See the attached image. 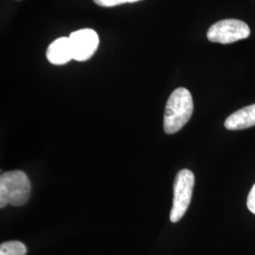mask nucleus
I'll return each mask as SVG.
<instances>
[{
    "instance_id": "obj_1",
    "label": "nucleus",
    "mask_w": 255,
    "mask_h": 255,
    "mask_svg": "<svg viewBox=\"0 0 255 255\" xmlns=\"http://www.w3.org/2000/svg\"><path fill=\"white\" fill-rule=\"evenodd\" d=\"M194 103L190 92L177 88L166 102L164 117V129L167 134L179 131L191 119Z\"/></svg>"
},
{
    "instance_id": "obj_2",
    "label": "nucleus",
    "mask_w": 255,
    "mask_h": 255,
    "mask_svg": "<svg viewBox=\"0 0 255 255\" xmlns=\"http://www.w3.org/2000/svg\"><path fill=\"white\" fill-rule=\"evenodd\" d=\"M30 182L21 170L5 172L0 177V207L22 206L29 199Z\"/></svg>"
},
{
    "instance_id": "obj_3",
    "label": "nucleus",
    "mask_w": 255,
    "mask_h": 255,
    "mask_svg": "<svg viewBox=\"0 0 255 255\" xmlns=\"http://www.w3.org/2000/svg\"><path fill=\"white\" fill-rule=\"evenodd\" d=\"M195 185V176L189 169H182L177 174L173 186V204L170 220L176 223L182 219L191 202Z\"/></svg>"
},
{
    "instance_id": "obj_4",
    "label": "nucleus",
    "mask_w": 255,
    "mask_h": 255,
    "mask_svg": "<svg viewBox=\"0 0 255 255\" xmlns=\"http://www.w3.org/2000/svg\"><path fill=\"white\" fill-rule=\"evenodd\" d=\"M250 34L251 29L245 22L237 19H225L209 27L207 38L210 42L228 45L247 39Z\"/></svg>"
},
{
    "instance_id": "obj_5",
    "label": "nucleus",
    "mask_w": 255,
    "mask_h": 255,
    "mask_svg": "<svg viewBox=\"0 0 255 255\" xmlns=\"http://www.w3.org/2000/svg\"><path fill=\"white\" fill-rule=\"evenodd\" d=\"M70 44L73 52V60L84 62L96 52L100 39L98 33L92 28H82L74 31L70 36Z\"/></svg>"
},
{
    "instance_id": "obj_6",
    "label": "nucleus",
    "mask_w": 255,
    "mask_h": 255,
    "mask_svg": "<svg viewBox=\"0 0 255 255\" xmlns=\"http://www.w3.org/2000/svg\"><path fill=\"white\" fill-rule=\"evenodd\" d=\"M46 58L49 63L56 65L66 64L73 60L69 37H61L52 42L46 50Z\"/></svg>"
},
{
    "instance_id": "obj_7",
    "label": "nucleus",
    "mask_w": 255,
    "mask_h": 255,
    "mask_svg": "<svg viewBox=\"0 0 255 255\" xmlns=\"http://www.w3.org/2000/svg\"><path fill=\"white\" fill-rule=\"evenodd\" d=\"M224 125L230 130L244 129L255 126V104L244 107L232 114L226 119Z\"/></svg>"
},
{
    "instance_id": "obj_8",
    "label": "nucleus",
    "mask_w": 255,
    "mask_h": 255,
    "mask_svg": "<svg viewBox=\"0 0 255 255\" xmlns=\"http://www.w3.org/2000/svg\"><path fill=\"white\" fill-rule=\"evenodd\" d=\"M27 247L20 241H8L0 245V255H26Z\"/></svg>"
},
{
    "instance_id": "obj_9",
    "label": "nucleus",
    "mask_w": 255,
    "mask_h": 255,
    "mask_svg": "<svg viewBox=\"0 0 255 255\" xmlns=\"http://www.w3.org/2000/svg\"><path fill=\"white\" fill-rule=\"evenodd\" d=\"M140 0H94V2L102 7H114L117 5L120 4H124V3H133L137 2Z\"/></svg>"
},
{
    "instance_id": "obj_10",
    "label": "nucleus",
    "mask_w": 255,
    "mask_h": 255,
    "mask_svg": "<svg viewBox=\"0 0 255 255\" xmlns=\"http://www.w3.org/2000/svg\"><path fill=\"white\" fill-rule=\"evenodd\" d=\"M247 205H248L249 210L255 215V184L253 186L252 190H251L250 194H249Z\"/></svg>"
}]
</instances>
